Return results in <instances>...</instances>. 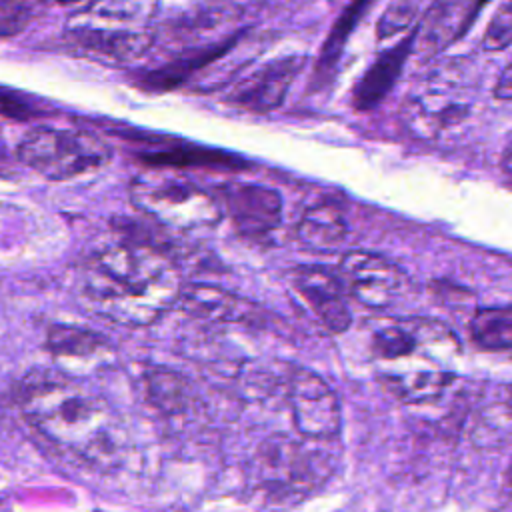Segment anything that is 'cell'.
<instances>
[{
    "label": "cell",
    "mask_w": 512,
    "mask_h": 512,
    "mask_svg": "<svg viewBox=\"0 0 512 512\" xmlns=\"http://www.w3.org/2000/svg\"><path fill=\"white\" fill-rule=\"evenodd\" d=\"M182 286L174 262L162 250L128 236L94 244L78 272L80 298L86 306L130 328L160 320L178 304Z\"/></svg>",
    "instance_id": "1"
},
{
    "label": "cell",
    "mask_w": 512,
    "mask_h": 512,
    "mask_svg": "<svg viewBox=\"0 0 512 512\" xmlns=\"http://www.w3.org/2000/svg\"><path fill=\"white\" fill-rule=\"evenodd\" d=\"M18 406L36 432L92 466L112 468L126 454L120 416L68 374H28L18 386Z\"/></svg>",
    "instance_id": "2"
},
{
    "label": "cell",
    "mask_w": 512,
    "mask_h": 512,
    "mask_svg": "<svg viewBox=\"0 0 512 512\" xmlns=\"http://www.w3.org/2000/svg\"><path fill=\"white\" fill-rule=\"evenodd\" d=\"M158 8L156 2H92L68 16L64 32L72 44L92 56L134 62L156 40L150 22Z\"/></svg>",
    "instance_id": "3"
},
{
    "label": "cell",
    "mask_w": 512,
    "mask_h": 512,
    "mask_svg": "<svg viewBox=\"0 0 512 512\" xmlns=\"http://www.w3.org/2000/svg\"><path fill=\"white\" fill-rule=\"evenodd\" d=\"M128 194L138 212L176 232L214 228L224 216L218 196L184 176L162 170L138 174L130 182Z\"/></svg>",
    "instance_id": "4"
},
{
    "label": "cell",
    "mask_w": 512,
    "mask_h": 512,
    "mask_svg": "<svg viewBox=\"0 0 512 512\" xmlns=\"http://www.w3.org/2000/svg\"><path fill=\"white\" fill-rule=\"evenodd\" d=\"M370 354L388 366L384 374L452 370L460 354V342L450 328L428 318H392L376 326L370 338Z\"/></svg>",
    "instance_id": "5"
},
{
    "label": "cell",
    "mask_w": 512,
    "mask_h": 512,
    "mask_svg": "<svg viewBox=\"0 0 512 512\" xmlns=\"http://www.w3.org/2000/svg\"><path fill=\"white\" fill-rule=\"evenodd\" d=\"M22 164L52 182H64L96 172L112 160L110 144L84 128L30 130L18 144Z\"/></svg>",
    "instance_id": "6"
},
{
    "label": "cell",
    "mask_w": 512,
    "mask_h": 512,
    "mask_svg": "<svg viewBox=\"0 0 512 512\" xmlns=\"http://www.w3.org/2000/svg\"><path fill=\"white\" fill-rule=\"evenodd\" d=\"M458 76L460 72L454 68L436 70L418 90L408 94L400 116L410 134L422 140H436L470 116L472 100Z\"/></svg>",
    "instance_id": "7"
},
{
    "label": "cell",
    "mask_w": 512,
    "mask_h": 512,
    "mask_svg": "<svg viewBox=\"0 0 512 512\" xmlns=\"http://www.w3.org/2000/svg\"><path fill=\"white\" fill-rule=\"evenodd\" d=\"M286 386L296 432L312 442L334 440L342 428V410L326 380L308 368L296 366L288 372Z\"/></svg>",
    "instance_id": "8"
},
{
    "label": "cell",
    "mask_w": 512,
    "mask_h": 512,
    "mask_svg": "<svg viewBox=\"0 0 512 512\" xmlns=\"http://www.w3.org/2000/svg\"><path fill=\"white\" fill-rule=\"evenodd\" d=\"M348 294L370 310H384L404 288L402 270L386 256L366 250H350L342 256L336 272Z\"/></svg>",
    "instance_id": "9"
},
{
    "label": "cell",
    "mask_w": 512,
    "mask_h": 512,
    "mask_svg": "<svg viewBox=\"0 0 512 512\" xmlns=\"http://www.w3.org/2000/svg\"><path fill=\"white\" fill-rule=\"evenodd\" d=\"M218 200L234 232L246 240H266L282 220V198L274 188L254 182L218 186Z\"/></svg>",
    "instance_id": "10"
},
{
    "label": "cell",
    "mask_w": 512,
    "mask_h": 512,
    "mask_svg": "<svg viewBox=\"0 0 512 512\" xmlns=\"http://www.w3.org/2000/svg\"><path fill=\"white\" fill-rule=\"evenodd\" d=\"M306 64V56L288 54L274 58L246 78L238 80L230 94L228 104L250 114H268L282 106L292 82Z\"/></svg>",
    "instance_id": "11"
},
{
    "label": "cell",
    "mask_w": 512,
    "mask_h": 512,
    "mask_svg": "<svg viewBox=\"0 0 512 512\" xmlns=\"http://www.w3.org/2000/svg\"><path fill=\"white\" fill-rule=\"evenodd\" d=\"M290 284L328 332L342 334L350 328L352 312L338 274L320 264H304L290 272Z\"/></svg>",
    "instance_id": "12"
},
{
    "label": "cell",
    "mask_w": 512,
    "mask_h": 512,
    "mask_svg": "<svg viewBox=\"0 0 512 512\" xmlns=\"http://www.w3.org/2000/svg\"><path fill=\"white\" fill-rule=\"evenodd\" d=\"M484 4L474 2H434L428 6L420 26L416 28L414 50L434 56L456 42L474 22Z\"/></svg>",
    "instance_id": "13"
},
{
    "label": "cell",
    "mask_w": 512,
    "mask_h": 512,
    "mask_svg": "<svg viewBox=\"0 0 512 512\" xmlns=\"http://www.w3.org/2000/svg\"><path fill=\"white\" fill-rule=\"evenodd\" d=\"M416 44V30L406 34L400 42H396L392 48L382 52L368 70L360 76L352 90V104L356 110H372L376 108L392 90L398 76L402 74V68L408 60V56L414 52Z\"/></svg>",
    "instance_id": "14"
},
{
    "label": "cell",
    "mask_w": 512,
    "mask_h": 512,
    "mask_svg": "<svg viewBox=\"0 0 512 512\" xmlns=\"http://www.w3.org/2000/svg\"><path fill=\"white\" fill-rule=\"evenodd\" d=\"M46 350L54 360L64 364H102L114 356V348L100 334L70 326V324H52L46 332Z\"/></svg>",
    "instance_id": "15"
},
{
    "label": "cell",
    "mask_w": 512,
    "mask_h": 512,
    "mask_svg": "<svg viewBox=\"0 0 512 512\" xmlns=\"http://www.w3.org/2000/svg\"><path fill=\"white\" fill-rule=\"evenodd\" d=\"M178 306L186 314L210 322H244L254 314L248 302L210 284H184Z\"/></svg>",
    "instance_id": "16"
},
{
    "label": "cell",
    "mask_w": 512,
    "mask_h": 512,
    "mask_svg": "<svg viewBox=\"0 0 512 512\" xmlns=\"http://www.w3.org/2000/svg\"><path fill=\"white\" fill-rule=\"evenodd\" d=\"M346 234L348 220L344 208L334 200H320L308 206L296 224V238L314 252L336 250Z\"/></svg>",
    "instance_id": "17"
},
{
    "label": "cell",
    "mask_w": 512,
    "mask_h": 512,
    "mask_svg": "<svg viewBox=\"0 0 512 512\" xmlns=\"http://www.w3.org/2000/svg\"><path fill=\"white\" fill-rule=\"evenodd\" d=\"M236 40H238V36H232V38H226L220 42H212L204 48H196L194 52H184L178 58H174L172 62H168L166 66L154 68V70L142 74L140 86L146 90H154V92H164V90L176 88L182 82H186L196 70H202L206 64L220 58L226 50H230L234 46Z\"/></svg>",
    "instance_id": "18"
},
{
    "label": "cell",
    "mask_w": 512,
    "mask_h": 512,
    "mask_svg": "<svg viewBox=\"0 0 512 512\" xmlns=\"http://www.w3.org/2000/svg\"><path fill=\"white\" fill-rule=\"evenodd\" d=\"M366 10H370L368 2H354V4H348L340 12L338 20L334 22L332 30L326 36V40L322 44V50H320V56L316 60V66H314V72H312V86L314 88H322L328 82H332V78L336 76V68H338L340 56L344 52V46H346L352 30L358 26V22H360V18Z\"/></svg>",
    "instance_id": "19"
},
{
    "label": "cell",
    "mask_w": 512,
    "mask_h": 512,
    "mask_svg": "<svg viewBox=\"0 0 512 512\" xmlns=\"http://www.w3.org/2000/svg\"><path fill=\"white\" fill-rule=\"evenodd\" d=\"M456 378L450 370H424V372H394L380 374L384 388L406 404H424L436 400Z\"/></svg>",
    "instance_id": "20"
},
{
    "label": "cell",
    "mask_w": 512,
    "mask_h": 512,
    "mask_svg": "<svg viewBox=\"0 0 512 512\" xmlns=\"http://www.w3.org/2000/svg\"><path fill=\"white\" fill-rule=\"evenodd\" d=\"M470 338L482 350H512V304L478 308L470 320Z\"/></svg>",
    "instance_id": "21"
},
{
    "label": "cell",
    "mask_w": 512,
    "mask_h": 512,
    "mask_svg": "<svg viewBox=\"0 0 512 512\" xmlns=\"http://www.w3.org/2000/svg\"><path fill=\"white\" fill-rule=\"evenodd\" d=\"M142 386L148 402L154 404L160 412L174 414L188 406L190 388L178 372L166 370L162 366L146 368L142 374Z\"/></svg>",
    "instance_id": "22"
},
{
    "label": "cell",
    "mask_w": 512,
    "mask_h": 512,
    "mask_svg": "<svg viewBox=\"0 0 512 512\" xmlns=\"http://www.w3.org/2000/svg\"><path fill=\"white\" fill-rule=\"evenodd\" d=\"M142 162L152 166H224V168H238L244 166L238 158L228 156L226 152L218 150H204V148H162V150H146L140 154Z\"/></svg>",
    "instance_id": "23"
},
{
    "label": "cell",
    "mask_w": 512,
    "mask_h": 512,
    "mask_svg": "<svg viewBox=\"0 0 512 512\" xmlns=\"http://www.w3.org/2000/svg\"><path fill=\"white\" fill-rule=\"evenodd\" d=\"M418 10H420L418 2L402 0V2L388 4L376 22L378 40H386V38H392V36L408 30L412 26V22L416 20Z\"/></svg>",
    "instance_id": "24"
},
{
    "label": "cell",
    "mask_w": 512,
    "mask_h": 512,
    "mask_svg": "<svg viewBox=\"0 0 512 512\" xmlns=\"http://www.w3.org/2000/svg\"><path fill=\"white\" fill-rule=\"evenodd\" d=\"M510 44H512V2H506L494 12L490 24L486 26L482 46L490 52H498L508 48Z\"/></svg>",
    "instance_id": "25"
},
{
    "label": "cell",
    "mask_w": 512,
    "mask_h": 512,
    "mask_svg": "<svg viewBox=\"0 0 512 512\" xmlns=\"http://www.w3.org/2000/svg\"><path fill=\"white\" fill-rule=\"evenodd\" d=\"M34 6L28 2H8L4 0L0 4V32L2 38H10L18 32H22L30 18H32Z\"/></svg>",
    "instance_id": "26"
},
{
    "label": "cell",
    "mask_w": 512,
    "mask_h": 512,
    "mask_svg": "<svg viewBox=\"0 0 512 512\" xmlns=\"http://www.w3.org/2000/svg\"><path fill=\"white\" fill-rule=\"evenodd\" d=\"M494 98L498 100H512V58L508 66L500 72L496 84H494Z\"/></svg>",
    "instance_id": "27"
},
{
    "label": "cell",
    "mask_w": 512,
    "mask_h": 512,
    "mask_svg": "<svg viewBox=\"0 0 512 512\" xmlns=\"http://www.w3.org/2000/svg\"><path fill=\"white\" fill-rule=\"evenodd\" d=\"M502 172L506 174V178L512 182V148L504 154L502 158Z\"/></svg>",
    "instance_id": "28"
},
{
    "label": "cell",
    "mask_w": 512,
    "mask_h": 512,
    "mask_svg": "<svg viewBox=\"0 0 512 512\" xmlns=\"http://www.w3.org/2000/svg\"><path fill=\"white\" fill-rule=\"evenodd\" d=\"M508 480H510V484H512V460H510V466H508Z\"/></svg>",
    "instance_id": "29"
}]
</instances>
